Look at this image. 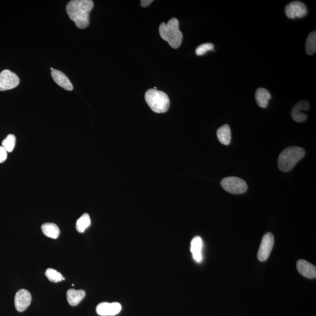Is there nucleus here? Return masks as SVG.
<instances>
[{"label":"nucleus","mask_w":316,"mask_h":316,"mask_svg":"<svg viewBox=\"0 0 316 316\" xmlns=\"http://www.w3.org/2000/svg\"><path fill=\"white\" fill-rule=\"evenodd\" d=\"M93 7L92 0H72L67 6V12L78 29H85L89 26V15Z\"/></svg>","instance_id":"f257e3e1"},{"label":"nucleus","mask_w":316,"mask_h":316,"mask_svg":"<svg viewBox=\"0 0 316 316\" xmlns=\"http://www.w3.org/2000/svg\"><path fill=\"white\" fill-rule=\"evenodd\" d=\"M159 32L163 40L168 42L173 49H178L182 44L183 35L179 30L178 19L173 18L168 24L163 23L159 26Z\"/></svg>","instance_id":"f03ea898"},{"label":"nucleus","mask_w":316,"mask_h":316,"mask_svg":"<svg viewBox=\"0 0 316 316\" xmlns=\"http://www.w3.org/2000/svg\"><path fill=\"white\" fill-rule=\"evenodd\" d=\"M304 155V149L300 147H290L284 149L279 156V169L284 172L291 171Z\"/></svg>","instance_id":"7ed1b4c3"},{"label":"nucleus","mask_w":316,"mask_h":316,"mask_svg":"<svg viewBox=\"0 0 316 316\" xmlns=\"http://www.w3.org/2000/svg\"><path fill=\"white\" fill-rule=\"evenodd\" d=\"M145 99L149 107L156 113H164L169 109V97L160 90L149 89L145 93Z\"/></svg>","instance_id":"20e7f679"},{"label":"nucleus","mask_w":316,"mask_h":316,"mask_svg":"<svg viewBox=\"0 0 316 316\" xmlns=\"http://www.w3.org/2000/svg\"><path fill=\"white\" fill-rule=\"evenodd\" d=\"M222 187L227 192L232 194H242L247 190V184L245 180L237 177H227L221 180Z\"/></svg>","instance_id":"39448f33"},{"label":"nucleus","mask_w":316,"mask_h":316,"mask_svg":"<svg viewBox=\"0 0 316 316\" xmlns=\"http://www.w3.org/2000/svg\"><path fill=\"white\" fill-rule=\"evenodd\" d=\"M19 76L10 70L0 73V91L15 89L20 84Z\"/></svg>","instance_id":"423d86ee"},{"label":"nucleus","mask_w":316,"mask_h":316,"mask_svg":"<svg viewBox=\"0 0 316 316\" xmlns=\"http://www.w3.org/2000/svg\"><path fill=\"white\" fill-rule=\"evenodd\" d=\"M274 242L275 240L273 235L270 232L263 235L257 255L260 262H264L268 259L273 248Z\"/></svg>","instance_id":"0eeeda50"},{"label":"nucleus","mask_w":316,"mask_h":316,"mask_svg":"<svg viewBox=\"0 0 316 316\" xmlns=\"http://www.w3.org/2000/svg\"><path fill=\"white\" fill-rule=\"evenodd\" d=\"M307 13L306 6L301 2H291L285 8V15L290 19L303 18L307 15Z\"/></svg>","instance_id":"6e6552de"},{"label":"nucleus","mask_w":316,"mask_h":316,"mask_svg":"<svg viewBox=\"0 0 316 316\" xmlns=\"http://www.w3.org/2000/svg\"><path fill=\"white\" fill-rule=\"evenodd\" d=\"M121 305L118 302L108 303L102 302L97 305L96 311L97 314L102 316H113L119 313L121 310Z\"/></svg>","instance_id":"1a4fd4ad"},{"label":"nucleus","mask_w":316,"mask_h":316,"mask_svg":"<svg viewBox=\"0 0 316 316\" xmlns=\"http://www.w3.org/2000/svg\"><path fill=\"white\" fill-rule=\"evenodd\" d=\"M32 296L29 290L21 289L17 291L15 296V306L17 311L23 312L29 307Z\"/></svg>","instance_id":"9d476101"},{"label":"nucleus","mask_w":316,"mask_h":316,"mask_svg":"<svg viewBox=\"0 0 316 316\" xmlns=\"http://www.w3.org/2000/svg\"><path fill=\"white\" fill-rule=\"evenodd\" d=\"M310 109V103L307 100H302L295 105L291 111V117L297 123L303 122L307 119V115L301 113V110L307 111Z\"/></svg>","instance_id":"9b49d317"},{"label":"nucleus","mask_w":316,"mask_h":316,"mask_svg":"<svg viewBox=\"0 0 316 316\" xmlns=\"http://www.w3.org/2000/svg\"><path fill=\"white\" fill-rule=\"evenodd\" d=\"M51 76L55 83L61 88L68 90V91H72L74 90V86H73L72 82L64 73L57 70V69H54L53 71H51Z\"/></svg>","instance_id":"f8f14e48"},{"label":"nucleus","mask_w":316,"mask_h":316,"mask_svg":"<svg viewBox=\"0 0 316 316\" xmlns=\"http://www.w3.org/2000/svg\"><path fill=\"white\" fill-rule=\"evenodd\" d=\"M203 242L199 236L194 237L191 241L190 251L192 253L193 258L197 263L202 262L203 256L202 250Z\"/></svg>","instance_id":"ddd939ff"},{"label":"nucleus","mask_w":316,"mask_h":316,"mask_svg":"<svg viewBox=\"0 0 316 316\" xmlns=\"http://www.w3.org/2000/svg\"><path fill=\"white\" fill-rule=\"evenodd\" d=\"M296 265L301 275L309 279L315 278L316 268L314 265L303 259L298 260Z\"/></svg>","instance_id":"4468645a"},{"label":"nucleus","mask_w":316,"mask_h":316,"mask_svg":"<svg viewBox=\"0 0 316 316\" xmlns=\"http://www.w3.org/2000/svg\"><path fill=\"white\" fill-rule=\"evenodd\" d=\"M271 99V95L268 90L264 88H259L255 93V100L257 104L261 108H266L268 102Z\"/></svg>","instance_id":"2eb2a0df"},{"label":"nucleus","mask_w":316,"mask_h":316,"mask_svg":"<svg viewBox=\"0 0 316 316\" xmlns=\"http://www.w3.org/2000/svg\"><path fill=\"white\" fill-rule=\"evenodd\" d=\"M86 296L84 290H76L71 289L67 291V300L72 306H76L79 304Z\"/></svg>","instance_id":"dca6fc26"},{"label":"nucleus","mask_w":316,"mask_h":316,"mask_svg":"<svg viewBox=\"0 0 316 316\" xmlns=\"http://www.w3.org/2000/svg\"><path fill=\"white\" fill-rule=\"evenodd\" d=\"M217 135L218 141L220 143L225 145L230 144L231 140V134L230 126L227 124L218 128L217 132Z\"/></svg>","instance_id":"f3484780"},{"label":"nucleus","mask_w":316,"mask_h":316,"mask_svg":"<svg viewBox=\"0 0 316 316\" xmlns=\"http://www.w3.org/2000/svg\"><path fill=\"white\" fill-rule=\"evenodd\" d=\"M41 229L44 234L48 237L57 239L60 235V228L54 223H44L42 225Z\"/></svg>","instance_id":"a211bd4d"},{"label":"nucleus","mask_w":316,"mask_h":316,"mask_svg":"<svg viewBox=\"0 0 316 316\" xmlns=\"http://www.w3.org/2000/svg\"><path fill=\"white\" fill-rule=\"evenodd\" d=\"M90 225H91V219L89 215L87 213L83 214L76 222V230L80 233H83Z\"/></svg>","instance_id":"6ab92c4d"},{"label":"nucleus","mask_w":316,"mask_h":316,"mask_svg":"<svg viewBox=\"0 0 316 316\" xmlns=\"http://www.w3.org/2000/svg\"><path fill=\"white\" fill-rule=\"evenodd\" d=\"M305 51L308 55L315 54L316 51V32L313 31L308 35L305 43Z\"/></svg>","instance_id":"aec40b11"},{"label":"nucleus","mask_w":316,"mask_h":316,"mask_svg":"<svg viewBox=\"0 0 316 316\" xmlns=\"http://www.w3.org/2000/svg\"><path fill=\"white\" fill-rule=\"evenodd\" d=\"M45 275H46L48 279L52 282L57 283L65 279V277L60 272L52 268L47 269L46 272H45Z\"/></svg>","instance_id":"412c9836"},{"label":"nucleus","mask_w":316,"mask_h":316,"mask_svg":"<svg viewBox=\"0 0 316 316\" xmlns=\"http://www.w3.org/2000/svg\"><path fill=\"white\" fill-rule=\"evenodd\" d=\"M16 138L15 135L10 134L2 142V147L8 152H12L15 148Z\"/></svg>","instance_id":"4be33fe9"},{"label":"nucleus","mask_w":316,"mask_h":316,"mask_svg":"<svg viewBox=\"0 0 316 316\" xmlns=\"http://www.w3.org/2000/svg\"><path fill=\"white\" fill-rule=\"evenodd\" d=\"M214 47V45L211 43L201 44L196 49V54L197 56H201L208 51H213Z\"/></svg>","instance_id":"5701e85b"},{"label":"nucleus","mask_w":316,"mask_h":316,"mask_svg":"<svg viewBox=\"0 0 316 316\" xmlns=\"http://www.w3.org/2000/svg\"><path fill=\"white\" fill-rule=\"evenodd\" d=\"M8 151L2 146L0 147V164L4 162L8 158Z\"/></svg>","instance_id":"b1692460"},{"label":"nucleus","mask_w":316,"mask_h":316,"mask_svg":"<svg viewBox=\"0 0 316 316\" xmlns=\"http://www.w3.org/2000/svg\"><path fill=\"white\" fill-rule=\"evenodd\" d=\"M153 2L152 0H141V5L143 8H147Z\"/></svg>","instance_id":"393cba45"},{"label":"nucleus","mask_w":316,"mask_h":316,"mask_svg":"<svg viewBox=\"0 0 316 316\" xmlns=\"http://www.w3.org/2000/svg\"><path fill=\"white\" fill-rule=\"evenodd\" d=\"M54 69L53 68H51V71H53V70H54Z\"/></svg>","instance_id":"a878e982"}]
</instances>
